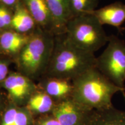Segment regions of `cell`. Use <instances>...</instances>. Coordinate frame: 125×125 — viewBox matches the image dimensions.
Instances as JSON below:
<instances>
[{"mask_svg": "<svg viewBox=\"0 0 125 125\" xmlns=\"http://www.w3.org/2000/svg\"><path fill=\"white\" fill-rule=\"evenodd\" d=\"M19 0H0V3L13 10Z\"/></svg>", "mask_w": 125, "mask_h": 125, "instance_id": "44dd1931", "label": "cell"}, {"mask_svg": "<svg viewBox=\"0 0 125 125\" xmlns=\"http://www.w3.org/2000/svg\"><path fill=\"white\" fill-rule=\"evenodd\" d=\"M88 125H125V111L114 106L103 111H94Z\"/></svg>", "mask_w": 125, "mask_h": 125, "instance_id": "2e32d148", "label": "cell"}, {"mask_svg": "<svg viewBox=\"0 0 125 125\" xmlns=\"http://www.w3.org/2000/svg\"><path fill=\"white\" fill-rule=\"evenodd\" d=\"M12 63H13V62L8 57L5 56L0 57V83L7 78L10 73L9 67Z\"/></svg>", "mask_w": 125, "mask_h": 125, "instance_id": "ffe728a7", "label": "cell"}, {"mask_svg": "<svg viewBox=\"0 0 125 125\" xmlns=\"http://www.w3.org/2000/svg\"><path fill=\"white\" fill-rule=\"evenodd\" d=\"M30 35L8 30L0 32V53L13 62L29 40Z\"/></svg>", "mask_w": 125, "mask_h": 125, "instance_id": "9c48e42d", "label": "cell"}, {"mask_svg": "<svg viewBox=\"0 0 125 125\" xmlns=\"http://www.w3.org/2000/svg\"><path fill=\"white\" fill-rule=\"evenodd\" d=\"M0 86L7 92L8 101L20 107L26 106L38 88L35 81L17 71L10 72Z\"/></svg>", "mask_w": 125, "mask_h": 125, "instance_id": "8992f818", "label": "cell"}, {"mask_svg": "<svg viewBox=\"0 0 125 125\" xmlns=\"http://www.w3.org/2000/svg\"><path fill=\"white\" fill-rule=\"evenodd\" d=\"M56 103L51 96L38 88L30 98L25 107L32 116L36 118L41 115L51 114Z\"/></svg>", "mask_w": 125, "mask_h": 125, "instance_id": "9a60e30c", "label": "cell"}, {"mask_svg": "<svg viewBox=\"0 0 125 125\" xmlns=\"http://www.w3.org/2000/svg\"><path fill=\"white\" fill-rule=\"evenodd\" d=\"M37 85L56 103L71 98L73 94V81L69 79L43 76Z\"/></svg>", "mask_w": 125, "mask_h": 125, "instance_id": "ba28073f", "label": "cell"}, {"mask_svg": "<svg viewBox=\"0 0 125 125\" xmlns=\"http://www.w3.org/2000/svg\"><path fill=\"white\" fill-rule=\"evenodd\" d=\"M101 24H107L121 30L125 21V4L120 1L114 2L93 12Z\"/></svg>", "mask_w": 125, "mask_h": 125, "instance_id": "30bf717a", "label": "cell"}, {"mask_svg": "<svg viewBox=\"0 0 125 125\" xmlns=\"http://www.w3.org/2000/svg\"><path fill=\"white\" fill-rule=\"evenodd\" d=\"M8 103V102H7ZM7 104H5L4 102V98H3L2 97L0 96V120L1 119V118H2V116L3 115V113H4L5 109L6 106H7Z\"/></svg>", "mask_w": 125, "mask_h": 125, "instance_id": "7402d4cb", "label": "cell"}, {"mask_svg": "<svg viewBox=\"0 0 125 125\" xmlns=\"http://www.w3.org/2000/svg\"><path fill=\"white\" fill-rule=\"evenodd\" d=\"M34 118L26 107L18 106L8 101L0 125H31Z\"/></svg>", "mask_w": 125, "mask_h": 125, "instance_id": "5bb4252c", "label": "cell"}, {"mask_svg": "<svg viewBox=\"0 0 125 125\" xmlns=\"http://www.w3.org/2000/svg\"><path fill=\"white\" fill-rule=\"evenodd\" d=\"M98 2L99 0H70L71 18L93 13Z\"/></svg>", "mask_w": 125, "mask_h": 125, "instance_id": "e0dca14e", "label": "cell"}, {"mask_svg": "<svg viewBox=\"0 0 125 125\" xmlns=\"http://www.w3.org/2000/svg\"><path fill=\"white\" fill-rule=\"evenodd\" d=\"M64 34L75 46L93 54L107 45L109 39L103 26L92 13L71 18Z\"/></svg>", "mask_w": 125, "mask_h": 125, "instance_id": "277c9868", "label": "cell"}, {"mask_svg": "<svg viewBox=\"0 0 125 125\" xmlns=\"http://www.w3.org/2000/svg\"><path fill=\"white\" fill-rule=\"evenodd\" d=\"M73 81L71 98L89 111H103L113 105L112 97L118 92L125 94V89L117 86L96 67L87 70Z\"/></svg>", "mask_w": 125, "mask_h": 125, "instance_id": "6da1fadb", "label": "cell"}, {"mask_svg": "<svg viewBox=\"0 0 125 125\" xmlns=\"http://www.w3.org/2000/svg\"><path fill=\"white\" fill-rule=\"evenodd\" d=\"M31 125H60L52 114L41 115L34 118Z\"/></svg>", "mask_w": 125, "mask_h": 125, "instance_id": "d6986e66", "label": "cell"}, {"mask_svg": "<svg viewBox=\"0 0 125 125\" xmlns=\"http://www.w3.org/2000/svg\"><path fill=\"white\" fill-rule=\"evenodd\" d=\"M96 58L94 54L75 46L65 34L55 35L53 51L43 76L73 81L96 67Z\"/></svg>", "mask_w": 125, "mask_h": 125, "instance_id": "7a4b0ae2", "label": "cell"}, {"mask_svg": "<svg viewBox=\"0 0 125 125\" xmlns=\"http://www.w3.org/2000/svg\"><path fill=\"white\" fill-rule=\"evenodd\" d=\"M96 68L117 86L125 89V42L109 36L107 46L96 58Z\"/></svg>", "mask_w": 125, "mask_h": 125, "instance_id": "5b68a950", "label": "cell"}, {"mask_svg": "<svg viewBox=\"0 0 125 125\" xmlns=\"http://www.w3.org/2000/svg\"><path fill=\"white\" fill-rule=\"evenodd\" d=\"M51 12L55 35L65 33V26L71 19L70 0H45Z\"/></svg>", "mask_w": 125, "mask_h": 125, "instance_id": "7c38bea8", "label": "cell"}, {"mask_svg": "<svg viewBox=\"0 0 125 125\" xmlns=\"http://www.w3.org/2000/svg\"><path fill=\"white\" fill-rule=\"evenodd\" d=\"M20 1L29 10L39 27L54 34L53 20L45 0Z\"/></svg>", "mask_w": 125, "mask_h": 125, "instance_id": "8fae6325", "label": "cell"}, {"mask_svg": "<svg viewBox=\"0 0 125 125\" xmlns=\"http://www.w3.org/2000/svg\"><path fill=\"white\" fill-rule=\"evenodd\" d=\"M38 27L29 10L19 0L13 9L11 30L19 33L30 35Z\"/></svg>", "mask_w": 125, "mask_h": 125, "instance_id": "4fadbf2b", "label": "cell"}, {"mask_svg": "<svg viewBox=\"0 0 125 125\" xmlns=\"http://www.w3.org/2000/svg\"><path fill=\"white\" fill-rule=\"evenodd\" d=\"M55 35L38 27L14 61L17 71L35 81L46 73L53 51Z\"/></svg>", "mask_w": 125, "mask_h": 125, "instance_id": "3957f363", "label": "cell"}, {"mask_svg": "<svg viewBox=\"0 0 125 125\" xmlns=\"http://www.w3.org/2000/svg\"><path fill=\"white\" fill-rule=\"evenodd\" d=\"M13 10L0 3V32L11 29Z\"/></svg>", "mask_w": 125, "mask_h": 125, "instance_id": "ac0fdd59", "label": "cell"}, {"mask_svg": "<svg viewBox=\"0 0 125 125\" xmlns=\"http://www.w3.org/2000/svg\"><path fill=\"white\" fill-rule=\"evenodd\" d=\"M93 111L81 107L71 97L56 103L51 114L60 125H88Z\"/></svg>", "mask_w": 125, "mask_h": 125, "instance_id": "52a82bcc", "label": "cell"}]
</instances>
